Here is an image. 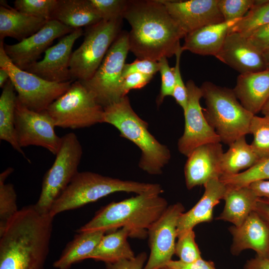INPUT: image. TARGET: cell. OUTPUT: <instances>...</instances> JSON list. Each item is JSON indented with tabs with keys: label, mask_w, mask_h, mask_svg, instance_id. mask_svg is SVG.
<instances>
[{
	"label": "cell",
	"mask_w": 269,
	"mask_h": 269,
	"mask_svg": "<svg viewBox=\"0 0 269 269\" xmlns=\"http://www.w3.org/2000/svg\"><path fill=\"white\" fill-rule=\"evenodd\" d=\"M54 217L24 206L0 233V269H44Z\"/></svg>",
	"instance_id": "obj_1"
},
{
	"label": "cell",
	"mask_w": 269,
	"mask_h": 269,
	"mask_svg": "<svg viewBox=\"0 0 269 269\" xmlns=\"http://www.w3.org/2000/svg\"><path fill=\"white\" fill-rule=\"evenodd\" d=\"M123 18L131 26L129 49L137 59L158 61L171 57L186 35L161 0H129Z\"/></svg>",
	"instance_id": "obj_2"
},
{
	"label": "cell",
	"mask_w": 269,
	"mask_h": 269,
	"mask_svg": "<svg viewBox=\"0 0 269 269\" xmlns=\"http://www.w3.org/2000/svg\"><path fill=\"white\" fill-rule=\"evenodd\" d=\"M157 192H146L101 208L77 232L114 231L128 227L131 237L145 239L147 230L168 207L166 200Z\"/></svg>",
	"instance_id": "obj_3"
},
{
	"label": "cell",
	"mask_w": 269,
	"mask_h": 269,
	"mask_svg": "<svg viewBox=\"0 0 269 269\" xmlns=\"http://www.w3.org/2000/svg\"><path fill=\"white\" fill-rule=\"evenodd\" d=\"M104 123L117 128L121 136L141 151L139 167L150 175H160L171 158L170 150L148 131V124L133 109L127 96L105 108Z\"/></svg>",
	"instance_id": "obj_4"
},
{
	"label": "cell",
	"mask_w": 269,
	"mask_h": 269,
	"mask_svg": "<svg viewBox=\"0 0 269 269\" xmlns=\"http://www.w3.org/2000/svg\"><path fill=\"white\" fill-rule=\"evenodd\" d=\"M118 192L161 194L163 190L157 183L124 180L90 171L78 172L54 201L49 213L54 217L60 213L80 208Z\"/></svg>",
	"instance_id": "obj_5"
},
{
	"label": "cell",
	"mask_w": 269,
	"mask_h": 269,
	"mask_svg": "<svg viewBox=\"0 0 269 269\" xmlns=\"http://www.w3.org/2000/svg\"><path fill=\"white\" fill-rule=\"evenodd\" d=\"M206 108L204 116L221 142L230 145L238 138L250 134L254 115L239 102L233 89L204 82L200 87Z\"/></svg>",
	"instance_id": "obj_6"
},
{
	"label": "cell",
	"mask_w": 269,
	"mask_h": 269,
	"mask_svg": "<svg viewBox=\"0 0 269 269\" xmlns=\"http://www.w3.org/2000/svg\"><path fill=\"white\" fill-rule=\"evenodd\" d=\"M46 111L56 127L77 129L104 123V108L78 80L72 82L69 89Z\"/></svg>",
	"instance_id": "obj_7"
},
{
	"label": "cell",
	"mask_w": 269,
	"mask_h": 269,
	"mask_svg": "<svg viewBox=\"0 0 269 269\" xmlns=\"http://www.w3.org/2000/svg\"><path fill=\"white\" fill-rule=\"evenodd\" d=\"M123 19L102 20L86 27L83 43L71 55L70 72L72 81H85L93 76L121 32Z\"/></svg>",
	"instance_id": "obj_8"
},
{
	"label": "cell",
	"mask_w": 269,
	"mask_h": 269,
	"mask_svg": "<svg viewBox=\"0 0 269 269\" xmlns=\"http://www.w3.org/2000/svg\"><path fill=\"white\" fill-rule=\"evenodd\" d=\"M0 68L8 73L17 100L29 109L38 112L45 111L69 89L73 81L52 82L19 68L6 54L3 40L0 41Z\"/></svg>",
	"instance_id": "obj_9"
},
{
	"label": "cell",
	"mask_w": 269,
	"mask_h": 269,
	"mask_svg": "<svg viewBox=\"0 0 269 269\" xmlns=\"http://www.w3.org/2000/svg\"><path fill=\"white\" fill-rule=\"evenodd\" d=\"M129 51V33L121 31L93 76L87 81H81L103 108L125 97L122 90L123 70Z\"/></svg>",
	"instance_id": "obj_10"
},
{
	"label": "cell",
	"mask_w": 269,
	"mask_h": 269,
	"mask_svg": "<svg viewBox=\"0 0 269 269\" xmlns=\"http://www.w3.org/2000/svg\"><path fill=\"white\" fill-rule=\"evenodd\" d=\"M61 138L60 147L44 176L40 194L35 204L41 212H49L54 201L79 172L83 149L77 136L71 132Z\"/></svg>",
	"instance_id": "obj_11"
},
{
	"label": "cell",
	"mask_w": 269,
	"mask_h": 269,
	"mask_svg": "<svg viewBox=\"0 0 269 269\" xmlns=\"http://www.w3.org/2000/svg\"><path fill=\"white\" fill-rule=\"evenodd\" d=\"M54 122L46 111L31 110L16 98L15 129L17 142L22 148L30 145L42 147L56 155L62 138L55 131Z\"/></svg>",
	"instance_id": "obj_12"
},
{
	"label": "cell",
	"mask_w": 269,
	"mask_h": 269,
	"mask_svg": "<svg viewBox=\"0 0 269 269\" xmlns=\"http://www.w3.org/2000/svg\"><path fill=\"white\" fill-rule=\"evenodd\" d=\"M184 212V208L181 203L168 206L148 229L150 252L143 269H161L172 260L175 254L178 221Z\"/></svg>",
	"instance_id": "obj_13"
},
{
	"label": "cell",
	"mask_w": 269,
	"mask_h": 269,
	"mask_svg": "<svg viewBox=\"0 0 269 269\" xmlns=\"http://www.w3.org/2000/svg\"><path fill=\"white\" fill-rule=\"evenodd\" d=\"M187 108L183 113L184 131L177 142L178 151L188 157L196 147L209 143L221 142L220 136L207 121L201 107L202 94L193 81L187 82Z\"/></svg>",
	"instance_id": "obj_14"
},
{
	"label": "cell",
	"mask_w": 269,
	"mask_h": 269,
	"mask_svg": "<svg viewBox=\"0 0 269 269\" xmlns=\"http://www.w3.org/2000/svg\"><path fill=\"white\" fill-rule=\"evenodd\" d=\"M74 30L58 21L50 20L39 30L22 41L13 44H4V50L16 66L25 70L38 61L55 39Z\"/></svg>",
	"instance_id": "obj_15"
},
{
	"label": "cell",
	"mask_w": 269,
	"mask_h": 269,
	"mask_svg": "<svg viewBox=\"0 0 269 269\" xmlns=\"http://www.w3.org/2000/svg\"><path fill=\"white\" fill-rule=\"evenodd\" d=\"M83 34L82 29L79 28L62 37L45 51L41 60L32 64L25 70L52 82L72 81L70 72L72 49L75 41Z\"/></svg>",
	"instance_id": "obj_16"
},
{
	"label": "cell",
	"mask_w": 269,
	"mask_h": 269,
	"mask_svg": "<svg viewBox=\"0 0 269 269\" xmlns=\"http://www.w3.org/2000/svg\"><path fill=\"white\" fill-rule=\"evenodd\" d=\"M167 11L186 33L224 22L218 0H161Z\"/></svg>",
	"instance_id": "obj_17"
},
{
	"label": "cell",
	"mask_w": 269,
	"mask_h": 269,
	"mask_svg": "<svg viewBox=\"0 0 269 269\" xmlns=\"http://www.w3.org/2000/svg\"><path fill=\"white\" fill-rule=\"evenodd\" d=\"M224 153L221 142L200 145L187 157L184 166L185 184L188 189L222 175L221 161Z\"/></svg>",
	"instance_id": "obj_18"
},
{
	"label": "cell",
	"mask_w": 269,
	"mask_h": 269,
	"mask_svg": "<svg viewBox=\"0 0 269 269\" xmlns=\"http://www.w3.org/2000/svg\"><path fill=\"white\" fill-rule=\"evenodd\" d=\"M241 74L267 69L263 52L238 33H228L222 47L215 56Z\"/></svg>",
	"instance_id": "obj_19"
},
{
	"label": "cell",
	"mask_w": 269,
	"mask_h": 269,
	"mask_svg": "<svg viewBox=\"0 0 269 269\" xmlns=\"http://www.w3.org/2000/svg\"><path fill=\"white\" fill-rule=\"evenodd\" d=\"M229 231L233 237V255L250 249L259 257L269 258V224L257 211H252L241 225L233 226Z\"/></svg>",
	"instance_id": "obj_20"
},
{
	"label": "cell",
	"mask_w": 269,
	"mask_h": 269,
	"mask_svg": "<svg viewBox=\"0 0 269 269\" xmlns=\"http://www.w3.org/2000/svg\"><path fill=\"white\" fill-rule=\"evenodd\" d=\"M204 186V193L199 201L179 217L177 227V237L193 229L198 224L211 221L214 207L224 198L227 190V185L219 178L210 179Z\"/></svg>",
	"instance_id": "obj_21"
},
{
	"label": "cell",
	"mask_w": 269,
	"mask_h": 269,
	"mask_svg": "<svg viewBox=\"0 0 269 269\" xmlns=\"http://www.w3.org/2000/svg\"><path fill=\"white\" fill-rule=\"evenodd\" d=\"M233 90L241 105L256 115L269 99V69L240 74Z\"/></svg>",
	"instance_id": "obj_22"
},
{
	"label": "cell",
	"mask_w": 269,
	"mask_h": 269,
	"mask_svg": "<svg viewBox=\"0 0 269 269\" xmlns=\"http://www.w3.org/2000/svg\"><path fill=\"white\" fill-rule=\"evenodd\" d=\"M241 19L208 25L187 33L181 48L200 55L215 56L221 49L230 28Z\"/></svg>",
	"instance_id": "obj_23"
},
{
	"label": "cell",
	"mask_w": 269,
	"mask_h": 269,
	"mask_svg": "<svg viewBox=\"0 0 269 269\" xmlns=\"http://www.w3.org/2000/svg\"><path fill=\"white\" fill-rule=\"evenodd\" d=\"M47 20L22 13L0 0V39L10 37L20 42L39 30Z\"/></svg>",
	"instance_id": "obj_24"
},
{
	"label": "cell",
	"mask_w": 269,
	"mask_h": 269,
	"mask_svg": "<svg viewBox=\"0 0 269 269\" xmlns=\"http://www.w3.org/2000/svg\"><path fill=\"white\" fill-rule=\"evenodd\" d=\"M259 197L249 186H227L223 199L225 204L217 219L227 221L239 227L255 210Z\"/></svg>",
	"instance_id": "obj_25"
},
{
	"label": "cell",
	"mask_w": 269,
	"mask_h": 269,
	"mask_svg": "<svg viewBox=\"0 0 269 269\" xmlns=\"http://www.w3.org/2000/svg\"><path fill=\"white\" fill-rule=\"evenodd\" d=\"M51 20L77 29L93 25L102 19L90 0H58Z\"/></svg>",
	"instance_id": "obj_26"
},
{
	"label": "cell",
	"mask_w": 269,
	"mask_h": 269,
	"mask_svg": "<svg viewBox=\"0 0 269 269\" xmlns=\"http://www.w3.org/2000/svg\"><path fill=\"white\" fill-rule=\"evenodd\" d=\"M131 231L123 227L102 237L89 255V259L107 263H114L123 260H131L135 256L128 241Z\"/></svg>",
	"instance_id": "obj_27"
},
{
	"label": "cell",
	"mask_w": 269,
	"mask_h": 269,
	"mask_svg": "<svg viewBox=\"0 0 269 269\" xmlns=\"http://www.w3.org/2000/svg\"><path fill=\"white\" fill-rule=\"evenodd\" d=\"M78 233L53 263L54 268L69 269L73 265L89 259V255L106 233L94 231Z\"/></svg>",
	"instance_id": "obj_28"
},
{
	"label": "cell",
	"mask_w": 269,
	"mask_h": 269,
	"mask_svg": "<svg viewBox=\"0 0 269 269\" xmlns=\"http://www.w3.org/2000/svg\"><path fill=\"white\" fill-rule=\"evenodd\" d=\"M14 86L10 79L0 96V139L8 142L12 148L30 162L19 146L15 129V109L17 98Z\"/></svg>",
	"instance_id": "obj_29"
},
{
	"label": "cell",
	"mask_w": 269,
	"mask_h": 269,
	"mask_svg": "<svg viewBox=\"0 0 269 269\" xmlns=\"http://www.w3.org/2000/svg\"><path fill=\"white\" fill-rule=\"evenodd\" d=\"M260 160L245 136H242L230 145L224 152L221 161L222 175H231L239 173L241 170L249 169Z\"/></svg>",
	"instance_id": "obj_30"
},
{
	"label": "cell",
	"mask_w": 269,
	"mask_h": 269,
	"mask_svg": "<svg viewBox=\"0 0 269 269\" xmlns=\"http://www.w3.org/2000/svg\"><path fill=\"white\" fill-rule=\"evenodd\" d=\"M269 24V0H255L247 13L229 29L248 37L257 29Z\"/></svg>",
	"instance_id": "obj_31"
},
{
	"label": "cell",
	"mask_w": 269,
	"mask_h": 269,
	"mask_svg": "<svg viewBox=\"0 0 269 269\" xmlns=\"http://www.w3.org/2000/svg\"><path fill=\"white\" fill-rule=\"evenodd\" d=\"M13 171L8 167L0 174V233L17 213L16 193L11 183H6L8 176Z\"/></svg>",
	"instance_id": "obj_32"
},
{
	"label": "cell",
	"mask_w": 269,
	"mask_h": 269,
	"mask_svg": "<svg viewBox=\"0 0 269 269\" xmlns=\"http://www.w3.org/2000/svg\"><path fill=\"white\" fill-rule=\"evenodd\" d=\"M227 186H248L253 182L269 179V158L260 160L246 170L231 175H223L220 178Z\"/></svg>",
	"instance_id": "obj_33"
},
{
	"label": "cell",
	"mask_w": 269,
	"mask_h": 269,
	"mask_svg": "<svg viewBox=\"0 0 269 269\" xmlns=\"http://www.w3.org/2000/svg\"><path fill=\"white\" fill-rule=\"evenodd\" d=\"M253 135L251 144L260 160L269 158V116L254 115L250 127Z\"/></svg>",
	"instance_id": "obj_34"
},
{
	"label": "cell",
	"mask_w": 269,
	"mask_h": 269,
	"mask_svg": "<svg viewBox=\"0 0 269 269\" xmlns=\"http://www.w3.org/2000/svg\"><path fill=\"white\" fill-rule=\"evenodd\" d=\"M58 2V0H16L14 6L22 13L48 21Z\"/></svg>",
	"instance_id": "obj_35"
},
{
	"label": "cell",
	"mask_w": 269,
	"mask_h": 269,
	"mask_svg": "<svg viewBox=\"0 0 269 269\" xmlns=\"http://www.w3.org/2000/svg\"><path fill=\"white\" fill-rule=\"evenodd\" d=\"M177 238L175 254L179 258V261L190 263L202 258L200 250L195 242V235L193 229L182 234Z\"/></svg>",
	"instance_id": "obj_36"
},
{
	"label": "cell",
	"mask_w": 269,
	"mask_h": 269,
	"mask_svg": "<svg viewBox=\"0 0 269 269\" xmlns=\"http://www.w3.org/2000/svg\"><path fill=\"white\" fill-rule=\"evenodd\" d=\"M90 1L102 20H110L123 18L129 0H90Z\"/></svg>",
	"instance_id": "obj_37"
},
{
	"label": "cell",
	"mask_w": 269,
	"mask_h": 269,
	"mask_svg": "<svg viewBox=\"0 0 269 269\" xmlns=\"http://www.w3.org/2000/svg\"><path fill=\"white\" fill-rule=\"evenodd\" d=\"M255 0H218V8L224 21L241 19L249 11Z\"/></svg>",
	"instance_id": "obj_38"
},
{
	"label": "cell",
	"mask_w": 269,
	"mask_h": 269,
	"mask_svg": "<svg viewBox=\"0 0 269 269\" xmlns=\"http://www.w3.org/2000/svg\"><path fill=\"white\" fill-rule=\"evenodd\" d=\"M158 62L161 79L160 91L156 100L157 105L159 106L165 97L172 96L175 85V75L173 67L169 66L166 57L161 58Z\"/></svg>",
	"instance_id": "obj_39"
},
{
	"label": "cell",
	"mask_w": 269,
	"mask_h": 269,
	"mask_svg": "<svg viewBox=\"0 0 269 269\" xmlns=\"http://www.w3.org/2000/svg\"><path fill=\"white\" fill-rule=\"evenodd\" d=\"M183 50L181 47L176 53V62L173 67L175 75V85L172 96L176 103L185 111L188 102V92L186 85L182 80L180 70V60Z\"/></svg>",
	"instance_id": "obj_40"
},
{
	"label": "cell",
	"mask_w": 269,
	"mask_h": 269,
	"mask_svg": "<svg viewBox=\"0 0 269 269\" xmlns=\"http://www.w3.org/2000/svg\"><path fill=\"white\" fill-rule=\"evenodd\" d=\"M158 71H159L158 61L137 58L131 63L125 64L123 70V77L124 78L134 73L153 76Z\"/></svg>",
	"instance_id": "obj_41"
},
{
	"label": "cell",
	"mask_w": 269,
	"mask_h": 269,
	"mask_svg": "<svg viewBox=\"0 0 269 269\" xmlns=\"http://www.w3.org/2000/svg\"><path fill=\"white\" fill-rule=\"evenodd\" d=\"M153 76L139 73H132L124 77L122 85L124 96L133 89H141L145 86L152 78Z\"/></svg>",
	"instance_id": "obj_42"
},
{
	"label": "cell",
	"mask_w": 269,
	"mask_h": 269,
	"mask_svg": "<svg viewBox=\"0 0 269 269\" xmlns=\"http://www.w3.org/2000/svg\"><path fill=\"white\" fill-rule=\"evenodd\" d=\"M147 259V254L143 252L131 260H123L114 263H107L106 269H143Z\"/></svg>",
	"instance_id": "obj_43"
},
{
	"label": "cell",
	"mask_w": 269,
	"mask_h": 269,
	"mask_svg": "<svg viewBox=\"0 0 269 269\" xmlns=\"http://www.w3.org/2000/svg\"><path fill=\"white\" fill-rule=\"evenodd\" d=\"M247 38L254 46L263 53L269 48V24L257 29Z\"/></svg>",
	"instance_id": "obj_44"
},
{
	"label": "cell",
	"mask_w": 269,
	"mask_h": 269,
	"mask_svg": "<svg viewBox=\"0 0 269 269\" xmlns=\"http://www.w3.org/2000/svg\"><path fill=\"white\" fill-rule=\"evenodd\" d=\"M166 267L170 269H216L213 262L202 258L190 263L171 260Z\"/></svg>",
	"instance_id": "obj_45"
},
{
	"label": "cell",
	"mask_w": 269,
	"mask_h": 269,
	"mask_svg": "<svg viewBox=\"0 0 269 269\" xmlns=\"http://www.w3.org/2000/svg\"><path fill=\"white\" fill-rule=\"evenodd\" d=\"M259 198L269 199V180H260L248 185Z\"/></svg>",
	"instance_id": "obj_46"
},
{
	"label": "cell",
	"mask_w": 269,
	"mask_h": 269,
	"mask_svg": "<svg viewBox=\"0 0 269 269\" xmlns=\"http://www.w3.org/2000/svg\"><path fill=\"white\" fill-rule=\"evenodd\" d=\"M244 269H269V258L257 256L247 261Z\"/></svg>",
	"instance_id": "obj_47"
},
{
	"label": "cell",
	"mask_w": 269,
	"mask_h": 269,
	"mask_svg": "<svg viewBox=\"0 0 269 269\" xmlns=\"http://www.w3.org/2000/svg\"><path fill=\"white\" fill-rule=\"evenodd\" d=\"M255 210L269 224V199L259 198Z\"/></svg>",
	"instance_id": "obj_48"
},
{
	"label": "cell",
	"mask_w": 269,
	"mask_h": 269,
	"mask_svg": "<svg viewBox=\"0 0 269 269\" xmlns=\"http://www.w3.org/2000/svg\"><path fill=\"white\" fill-rule=\"evenodd\" d=\"M9 79V76L6 71L0 68V87L3 88Z\"/></svg>",
	"instance_id": "obj_49"
},
{
	"label": "cell",
	"mask_w": 269,
	"mask_h": 269,
	"mask_svg": "<svg viewBox=\"0 0 269 269\" xmlns=\"http://www.w3.org/2000/svg\"><path fill=\"white\" fill-rule=\"evenodd\" d=\"M261 112L263 116H269V99L265 104Z\"/></svg>",
	"instance_id": "obj_50"
},
{
	"label": "cell",
	"mask_w": 269,
	"mask_h": 269,
	"mask_svg": "<svg viewBox=\"0 0 269 269\" xmlns=\"http://www.w3.org/2000/svg\"><path fill=\"white\" fill-rule=\"evenodd\" d=\"M263 53L267 69H269V48L265 51Z\"/></svg>",
	"instance_id": "obj_51"
},
{
	"label": "cell",
	"mask_w": 269,
	"mask_h": 269,
	"mask_svg": "<svg viewBox=\"0 0 269 269\" xmlns=\"http://www.w3.org/2000/svg\"><path fill=\"white\" fill-rule=\"evenodd\" d=\"M161 269H169L168 268L165 267V268H163Z\"/></svg>",
	"instance_id": "obj_52"
}]
</instances>
